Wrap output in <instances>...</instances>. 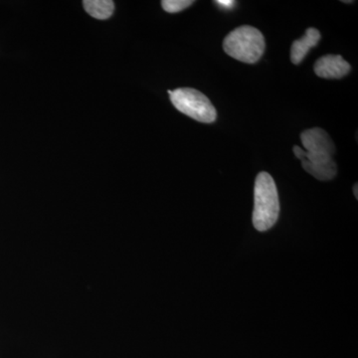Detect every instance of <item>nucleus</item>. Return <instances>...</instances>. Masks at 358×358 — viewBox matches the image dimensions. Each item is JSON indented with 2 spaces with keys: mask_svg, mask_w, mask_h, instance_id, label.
<instances>
[{
  "mask_svg": "<svg viewBox=\"0 0 358 358\" xmlns=\"http://www.w3.org/2000/svg\"><path fill=\"white\" fill-rule=\"evenodd\" d=\"M301 140L305 148L294 145L293 150L303 169L317 180L336 178L338 166L333 159L336 145L329 134L322 129H310L301 134Z\"/></svg>",
  "mask_w": 358,
  "mask_h": 358,
  "instance_id": "nucleus-1",
  "label": "nucleus"
},
{
  "mask_svg": "<svg viewBox=\"0 0 358 358\" xmlns=\"http://www.w3.org/2000/svg\"><path fill=\"white\" fill-rule=\"evenodd\" d=\"M322 35L319 30L315 28H308L303 38L296 40L292 45L291 61L294 65H299L301 61L308 55V51L313 47L317 46Z\"/></svg>",
  "mask_w": 358,
  "mask_h": 358,
  "instance_id": "nucleus-6",
  "label": "nucleus"
},
{
  "mask_svg": "<svg viewBox=\"0 0 358 358\" xmlns=\"http://www.w3.org/2000/svg\"><path fill=\"white\" fill-rule=\"evenodd\" d=\"M225 53L240 62L253 64L262 57L266 42L262 33L253 26H240L223 41Z\"/></svg>",
  "mask_w": 358,
  "mask_h": 358,
  "instance_id": "nucleus-3",
  "label": "nucleus"
},
{
  "mask_svg": "<svg viewBox=\"0 0 358 358\" xmlns=\"http://www.w3.org/2000/svg\"><path fill=\"white\" fill-rule=\"evenodd\" d=\"M83 4L86 13L96 20H108L114 13L115 3L112 0H85Z\"/></svg>",
  "mask_w": 358,
  "mask_h": 358,
  "instance_id": "nucleus-7",
  "label": "nucleus"
},
{
  "mask_svg": "<svg viewBox=\"0 0 358 358\" xmlns=\"http://www.w3.org/2000/svg\"><path fill=\"white\" fill-rule=\"evenodd\" d=\"M215 3L224 8L229 9L234 6L235 2L233 0H218V1H215Z\"/></svg>",
  "mask_w": 358,
  "mask_h": 358,
  "instance_id": "nucleus-9",
  "label": "nucleus"
},
{
  "mask_svg": "<svg viewBox=\"0 0 358 358\" xmlns=\"http://www.w3.org/2000/svg\"><path fill=\"white\" fill-rule=\"evenodd\" d=\"M358 186L357 185H355V187H353V193H355V199H358Z\"/></svg>",
  "mask_w": 358,
  "mask_h": 358,
  "instance_id": "nucleus-10",
  "label": "nucleus"
},
{
  "mask_svg": "<svg viewBox=\"0 0 358 358\" xmlns=\"http://www.w3.org/2000/svg\"><path fill=\"white\" fill-rule=\"evenodd\" d=\"M350 63L341 55H326L320 57L313 66L315 74L324 79H339L350 73Z\"/></svg>",
  "mask_w": 358,
  "mask_h": 358,
  "instance_id": "nucleus-5",
  "label": "nucleus"
},
{
  "mask_svg": "<svg viewBox=\"0 0 358 358\" xmlns=\"http://www.w3.org/2000/svg\"><path fill=\"white\" fill-rule=\"evenodd\" d=\"M194 3L192 0H164L162 1V6L166 13H176L185 10Z\"/></svg>",
  "mask_w": 358,
  "mask_h": 358,
  "instance_id": "nucleus-8",
  "label": "nucleus"
},
{
  "mask_svg": "<svg viewBox=\"0 0 358 358\" xmlns=\"http://www.w3.org/2000/svg\"><path fill=\"white\" fill-rule=\"evenodd\" d=\"M343 2H345V3H352L353 1H346V0H345V1H343Z\"/></svg>",
  "mask_w": 358,
  "mask_h": 358,
  "instance_id": "nucleus-11",
  "label": "nucleus"
},
{
  "mask_svg": "<svg viewBox=\"0 0 358 358\" xmlns=\"http://www.w3.org/2000/svg\"><path fill=\"white\" fill-rule=\"evenodd\" d=\"M280 214V200L277 186L268 173L257 176L254 187V227L265 232L277 223Z\"/></svg>",
  "mask_w": 358,
  "mask_h": 358,
  "instance_id": "nucleus-2",
  "label": "nucleus"
},
{
  "mask_svg": "<svg viewBox=\"0 0 358 358\" xmlns=\"http://www.w3.org/2000/svg\"><path fill=\"white\" fill-rule=\"evenodd\" d=\"M169 94L174 107L182 114L205 124L216 121L217 112L201 92L192 88H180L169 91Z\"/></svg>",
  "mask_w": 358,
  "mask_h": 358,
  "instance_id": "nucleus-4",
  "label": "nucleus"
}]
</instances>
